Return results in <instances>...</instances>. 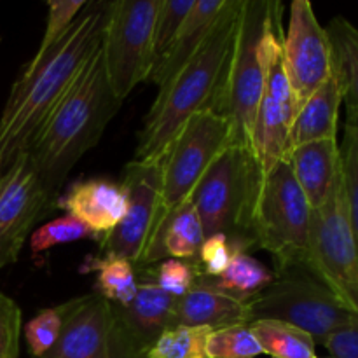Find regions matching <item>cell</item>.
Returning a JSON list of instances; mask_svg holds the SVG:
<instances>
[{"label":"cell","mask_w":358,"mask_h":358,"mask_svg":"<svg viewBox=\"0 0 358 358\" xmlns=\"http://www.w3.org/2000/svg\"><path fill=\"white\" fill-rule=\"evenodd\" d=\"M243 0H227L201 48L157 91L138 135L136 161H161L182 126L199 112H219Z\"/></svg>","instance_id":"cell-2"},{"label":"cell","mask_w":358,"mask_h":358,"mask_svg":"<svg viewBox=\"0 0 358 358\" xmlns=\"http://www.w3.org/2000/svg\"><path fill=\"white\" fill-rule=\"evenodd\" d=\"M324 346L332 358H358V318L329 336Z\"/></svg>","instance_id":"cell-36"},{"label":"cell","mask_w":358,"mask_h":358,"mask_svg":"<svg viewBox=\"0 0 358 358\" xmlns=\"http://www.w3.org/2000/svg\"><path fill=\"white\" fill-rule=\"evenodd\" d=\"M287 161L311 210L320 208L341 171L338 138L317 140L292 147Z\"/></svg>","instance_id":"cell-19"},{"label":"cell","mask_w":358,"mask_h":358,"mask_svg":"<svg viewBox=\"0 0 358 358\" xmlns=\"http://www.w3.org/2000/svg\"><path fill=\"white\" fill-rule=\"evenodd\" d=\"M227 0H196L191 13L185 17L180 31L173 44L170 45L163 58L152 66L149 73V79L156 84L157 90H164L171 80L175 79L182 66L198 52L203 41L208 37L210 30L215 24L220 10L224 9Z\"/></svg>","instance_id":"cell-20"},{"label":"cell","mask_w":358,"mask_h":358,"mask_svg":"<svg viewBox=\"0 0 358 358\" xmlns=\"http://www.w3.org/2000/svg\"><path fill=\"white\" fill-rule=\"evenodd\" d=\"M229 143V121L215 112H199L182 126L163 156L159 215L147 247L168 217L191 199L210 164Z\"/></svg>","instance_id":"cell-9"},{"label":"cell","mask_w":358,"mask_h":358,"mask_svg":"<svg viewBox=\"0 0 358 358\" xmlns=\"http://www.w3.org/2000/svg\"><path fill=\"white\" fill-rule=\"evenodd\" d=\"M175 325L208 327L212 331L248 325L245 303L227 296L199 276L196 285L175 301Z\"/></svg>","instance_id":"cell-18"},{"label":"cell","mask_w":358,"mask_h":358,"mask_svg":"<svg viewBox=\"0 0 358 358\" xmlns=\"http://www.w3.org/2000/svg\"><path fill=\"white\" fill-rule=\"evenodd\" d=\"M121 105L108 84L98 48L27 149L45 191L56 201L66 175L96 145Z\"/></svg>","instance_id":"cell-3"},{"label":"cell","mask_w":358,"mask_h":358,"mask_svg":"<svg viewBox=\"0 0 358 358\" xmlns=\"http://www.w3.org/2000/svg\"><path fill=\"white\" fill-rule=\"evenodd\" d=\"M79 240H100L93 231L87 226H84L80 220L73 219V217L65 215L58 217V219L51 220V222L44 224L38 227L30 238V248L34 257L44 254L49 248L56 247V245L72 243V241Z\"/></svg>","instance_id":"cell-30"},{"label":"cell","mask_w":358,"mask_h":358,"mask_svg":"<svg viewBox=\"0 0 358 358\" xmlns=\"http://www.w3.org/2000/svg\"><path fill=\"white\" fill-rule=\"evenodd\" d=\"M194 2L196 0H159V10L154 27V65L173 44Z\"/></svg>","instance_id":"cell-31"},{"label":"cell","mask_w":358,"mask_h":358,"mask_svg":"<svg viewBox=\"0 0 358 358\" xmlns=\"http://www.w3.org/2000/svg\"><path fill=\"white\" fill-rule=\"evenodd\" d=\"M262 353L271 358H318L317 343L308 332L278 320H259L250 324Z\"/></svg>","instance_id":"cell-25"},{"label":"cell","mask_w":358,"mask_h":358,"mask_svg":"<svg viewBox=\"0 0 358 358\" xmlns=\"http://www.w3.org/2000/svg\"><path fill=\"white\" fill-rule=\"evenodd\" d=\"M205 280L227 296L247 303L261 290H264L275 280V275L247 252H236L222 275Z\"/></svg>","instance_id":"cell-24"},{"label":"cell","mask_w":358,"mask_h":358,"mask_svg":"<svg viewBox=\"0 0 358 358\" xmlns=\"http://www.w3.org/2000/svg\"><path fill=\"white\" fill-rule=\"evenodd\" d=\"M310 271L358 313V248L339 171L324 205L311 210Z\"/></svg>","instance_id":"cell-10"},{"label":"cell","mask_w":358,"mask_h":358,"mask_svg":"<svg viewBox=\"0 0 358 358\" xmlns=\"http://www.w3.org/2000/svg\"><path fill=\"white\" fill-rule=\"evenodd\" d=\"M212 329L173 325L150 346L147 358H208L206 343Z\"/></svg>","instance_id":"cell-27"},{"label":"cell","mask_w":358,"mask_h":358,"mask_svg":"<svg viewBox=\"0 0 358 358\" xmlns=\"http://www.w3.org/2000/svg\"><path fill=\"white\" fill-rule=\"evenodd\" d=\"M63 325V304L56 308H48L35 315L24 327L28 352L31 358L44 357L58 341Z\"/></svg>","instance_id":"cell-32"},{"label":"cell","mask_w":358,"mask_h":358,"mask_svg":"<svg viewBox=\"0 0 358 358\" xmlns=\"http://www.w3.org/2000/svg\"><path fill=\"white\" fill-rule=\"evenodd\" d=\"M0 175H2V161H0Z\"/></svg>","instance_id":"cell-37"},{"label":"cell","mask_w":358,"mask_h":358,"mask_svg":"<svg viewBox=\"0 0 358 358\" xmlns=\"http://www.w3.org/2000/svg\"><path fill=\"white\" fill-rule=\"evenodd\" d=\"M331 358H332V357H331Z\"/></svg>","instance_id":"cell-38"},{"label":"cell","mask_w":358,"mask_h":358,"mask_svg":"<svg viewBox=\"0 0 358 358\" xmlns=\"http://www.w3.org/2000/svg\"><path fill=\"white\" fill-rule=\"evenodd\" d=\"M21 327L20 306L10 297L0 294V358L20 357Z\"/></svg>","instance_id":"cell-35"},{"label":"cell","mask_w":358,"mask_h":358,"mask_svg":"<svg viewBox=\"0 0 358 358\" xmlns=\"http://www.w3.org/2000/svg\"><path fill=\"white\" fill-rule=\"evenodd\" d=\"M138 278L152 282L166 294L173 297H182L196 285L199 278V271L196 262L178 261V259H164L156 266L136 268Z\"/></svg>","instance_id":"cell-28"},{"label":"cell","mask_w":358,"mask_h":358,"mask_svg":"<svg viewBox=\"0 0 358 358\" xmlns=\"http://www.w3.org/2000/svg\"><path fill=\"white\" fill-rule=\"evenodd\" d=\"M55 206L24 150L0 175V268L17 261L31 227Z\"/></svg>","instance_id":"cell-14"},{"label":"cell","mask_w":358,"mask_h":358,"mask_svg":"<svg viewBox=\"0 0 358 358\" xmlns=\"http://www.w3.org/2000/svg\"><path fill=\"white\" fill-rule=\"evenodd\" d=\"M107 2L90 3L44 55L34 56L10 90L0 115L2 170L30 147L41 126L101 42Z\"/></svg>","instance_id":"cell-1"},{"label":"cell","mask_w":358,"mask_h":358,"mask_svg":"<svg viewBox=\"0 0 358 358\" xmlns=\"http://www.w3.org/2000/svg\"><path fill=\"white\" fill-rule=\"evenodd\" d=\"M41 358H145L119 325L112 303L98 296L76 297L63 304L58 341Z\"/></svg>","instance_id":"cell-11"},{"label":"cell","mask_w":358,"mask_h":358,"mask_svg":"<svg viewBox=\"0 0 358 358\" xmlns=\"http://www.w3.org/2000/svg\"><path fill=\"white\" fill-rule=\"evenodd\" d=\"M83 273H96V294L108 303L126 306L133 301L138 287L135 264L114 255L90 259L80 268Z\"/></svg>","instance_id":"cell-23"},{"label":"cell","mask_w":358,"mask_h":358,"mask_svg":"<svg viewBox=\"0 0 358 358\" xmlns=\"http://www.w3.org/2000/svg\"><path fill=\"white\" fill-rule=\"evenodd\" d=\"M332 44V62L343 86L346 110L358 114V28L345 17H334L325 28Z\"/></svg>","instance_id":"cell-22"},{"label":"cell","mask_w":358,"mask_h":358,"mask_svg":"<svg viewBox=\"0 0 358 358\" xmlns=\"http://www.w3.org/2000/svg\"><path fill=\"white\" fill-rule=\"evenodd\" d=\"M161 161H131L126 164L122 187L128 206L121 222L98 241L101 255H114L138 266L156 227L161 206Z\"/></svg>","instance_id":"cell-13"},{"label":"cell","mask_w":358,"mask_h":358,"mask_svg":"<svg viewBox=\"0 0 358 358\" xmlns=\"http://www.w3.org/2000/svg\"><path fill=\"white\" fill-rule=\"evenodd\" d=\"M282 59L297 110L332 73V44L308 0H294L282 38Z\"/></svg>","instance_id":"cell-15"},{"label":"cell","mask_w":358,"mask_h":358,"mask_svg":"<svg viewBox=\"0 0 358 358\" xmlns=\"http://www.w3.org/2000/svg\"><path fill=\"white\" fill-rule=\"evenodd\" d=\"M159 0L107 2L100 51L108 84L124 101L149 79L154 65V27Z\"/></svg>","instance_id":"cell-8"},{"label":"cell","mask_w":358,"mask_h":358,"mask_svg":"<svg viewBox=\"0 0 358 358\" xmlns=\"http://www.w3.org/2000/svg\"><path fill=\"white\" fill-rule=\"evenodd\" d=\"M248 325L278 320L308 332L317 345L358 318L310 269H294L276 278L245 303Z\"/></svg>","instance_id":"cell-7"},{"label":"cell","mask_w":358,"mask_h":358,"mask_svg":"<svg viewBox=\"0 0 358 358\" xmlns=\"http://www.w3.org/2000/svg\"><path fill=\"white\" fill-rule=\"evenodd\" d=\"M126 206L128 196L122 184L105 178L77 180L56 201V208L65 210L70 217L80 220L100 240L121 222Z\"/></svg>","instance_id":"cell-16"},{"label":"cell","mask_w":358,"mask_h":358,"mask_svg":"<svg viewBox=\"0 0 358 358\" xmlns=\"http://www.w3.org/2000/svg\"><path fill=\"white\" fill-rule=\"evenodd\" d=\"M86 6L87 3L84 0H49L48 24H45L44 37L35 56L44 55L52 44H56L77 20L79 10H83Z\"/></svg>","instance_id":"cell-33"},{"label":"cell","mask_w":358,"mask_h":358,"mask_svg":"<svg viewBox=\"0 0 358 358\" xmlns=\"http://www.w3.org/2000/svg\"><path fill=\"white\" fill-rule=\"evenodd\" d=\"M282 3L243 0L236 41L217 114L231 126V143L252 147L255 115L266 83V41ZM254 149V147H252Z\"/></svg>","instance_id":"cell-5"},{"label":"cell","mask_w":358,"mask_h":358,"mask_svg":"<svg viewBox=\"0 0 358 358\" xmlns=\"http://www.w3.org/2000/svg\"><path fill=\"white\" fill-rule=\"evenodd\" d=\"M282 13L275 17L266 41V83L255 115L252 147L268 171L290 152V129L297 105L282 59Z\"/></svg>","instance_id":"cell-12"},{"label":"cell","mask_w":358,"mask_h":358,"mask_svg":"<svg viewBox=\"0 0 358 358\" xmlns=\"http://www.w3.org/2000/svg\"><path fill=\"white\" fill-rule=\"evenodd\" d=\"M262 353L250 325H233L210 334L206 343L208 358H255Z\"/></svg>","instance_id":"cell-29"},{"label":"cell","mask_w":358,"mask_h":358,"mask_svg":"<svg viewBox=\"0 0 358 358\" xmlns=\"http://www.w3.org/2000/svg\"><path fill=\"white\" fill-rule=\"evenodd\" d=\"M264 170L252 147L229 143L191 196L206 236L224 234L240 252L257 245L255 210Z\"/></svg>","instance_id":"cell-4"},{"label":"cell","mask_w":358,"mask_h":358,"mask_svg":"<svg viewBox=\"0 0 358 358\" xmlns=\"http://www.w3.org/2000/svg\"><path fill=\"white\" fill-rule=\"evenodd\" d=\"M341 103L343 86L332 65V73L329 79L297 110L290 129V149L317 140L338 138Z\"/></svg>","instance_id":"cell-21"},{"label":"cell","mask_w":358,"mask_h":358,"mask_svg":"<svg viewBox=\"0 0 358 358\" xmlns=\"http://www.w3.org/2000/svg\"><path fill=\"white\" fill-rule=\"evenodd\" d=\"M346 124L343 142L339 145L341 156V177L345 187L346 210H348L350 226L358 248V114L346 110Z\"/></svg>","instance_id":"cell-26"},{"label":"cell","mask_w":358,"mask_h":358,"mask_svg":"<svg viewBox=\"0 0 358 358\" xmlns=\"http://www.w3.org/2000/svg\"><path fill=\"white\" fill-rule=\"evenodd\" d=\"M175 301L152 282L138 278L133 301L126 306L112 304L119 325L133 348L147 358L150 346L166 329L175 325Z\"/></svg>","instance_id":"cell-17"},{"label":"cell","mask_w":358,"mask_h":358,"mask_svg":"<svg viewBox=\"0 0 358 358\" xmlns=\"http://www.w3.org/2000/svg\"><path fill=\"white\" fill-rule=\"evenodd\" d=\"M236 252L240 250H236L224 234L206 236L203 240L201 248H199L198 259L194 261L199 276H203V278H217V276H220L227 269L231 259Z\"/></svg>","instance_id":"cell-34"},{"label":"cell","mask_w":358,"mask_h":358,"mask_svg":"<svg viewBox=\"0 0 358 358\" xmlns=\"http://www.w3.org/2000/svg\"><path fill=\"white\" fill-rule=\"evenodd\" d=\"M311 206L287 159L264 171L257 210L255 241L269 252L276 275L310 269Z\"/></svg>","instance_id":"cell-6"}]
</instances>
